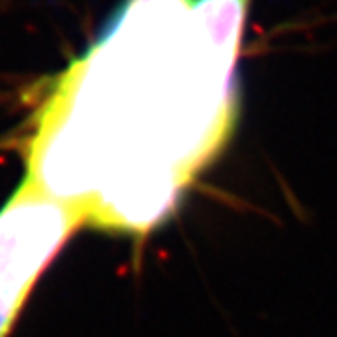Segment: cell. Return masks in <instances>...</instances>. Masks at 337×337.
Returning <instances> with one entry per match:
<instances>
[{"instance_id": "6da1fadb", "label": "cell", "mask_w": 337, "mask_h": 337, "mask_svg": "<svg viewBox=\"0 0 337 337\" xmlns=\"http://www.w3.org/2000/svg\"><path fill=\"white\" fill-rule=\"evenodd\" d=\"M83 225L24 178L0 206V337L11 336L39 277Z\"/></svg>"}]
</instances>
